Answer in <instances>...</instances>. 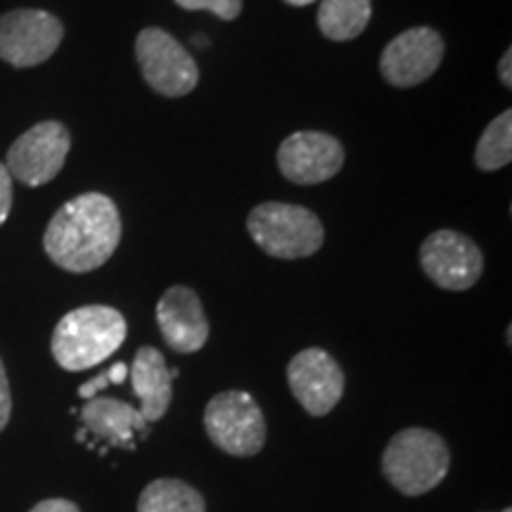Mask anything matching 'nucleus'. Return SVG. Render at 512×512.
<instances>
[{
	"label": "nucleus",
	"mask_w": 512,
	"mask_h": 512,
	"mask_svg": "<svg viewBox=\"0 0 512 512\" xmlns=\"http://www.w3.org/2000/svg\"><path fill=\"white\" fill-rule=\"evenodd\" d=\"M126 380H128V366H126V363H114V366L107 368L105 373L95 375L93 380L81 384L79 396L91 401V399H95V396H98V392H102V389L110 387V384H124Z\"/></svg>",
	"instance_id": "6ab92c4d"
},
{
	"label": "nucleus",
	"mask_w": 512,
	"mask_h": 512,
	"mask_svg": "<svg viewBox=\"0 0 512 512\" xmlns=\"http://www.w3.org/2000/svg\"><path fill=\"white\" fill-rule=\"evenodd\" d=\"M192 43H195V46H207V38L195 36V38H192Z\"/></svg>",
	"instance_id": "a878e982"
},
{
	"label": "nucleus",
	"mask_w": 512,
	"mask_h": 512,
	"mask_svg": "<svg viewBox=\"0 0 512 512\" xmlns=\"http://www.w3.org/2000/svg\"><path fill=\"white\" fill-rule=\"evenodd\" d=\"M119 240L117 204L100 192H86L57 209L43 235V247L64 271L91 273L112 259Z\"/></svg>",
	"instance_id": "f257e3e1"
},
{
	"label": "nucleus",
	"mask_w": 512,
	"mask_h": 512,
	"mask_svg": "<svg viewBox=\"0 0 512 512\" xmlns=\"http://www.w3.org/2000/svg\"><path fill=\"white\" fill-rule=\"evenodd\" d=\"M209 439L230 456H256L266 444V420L261 408L247 392L216 394L204 411Z\"/></svg>",
	"instance_id": "39448f33"
},
{
	"label": "nucleus",
	"mask_w": 512,
	"mask_h": 512,
	"mask_svg": "<svg viewBox=\"0 0 512 512\" xmlns=\"http://www.w3.org/2000/svg\"><path fill=\"white\" fill-rule=\"evenodd\" d=\"M72 136L60 121H41L22 133L8 150V171L19 183L36 185L50 183L67 162Z\"/></svg>",
	"instance_id": "6e6552de"
},
{
	"label": "nucleus",
	"mask_w": 512,
	"mask_h": 512,
	"mask_svg": "<svg viewBox=\"0 0 512 512\" xmlns=\"http://www.w3.org/2000/svg\"><path fill=\"white\" fill-rule=\"evenodd\" d=\"M451 453L437 432L408 427L384 448L382 472L403 496H422L444 482Z\"/></svg>",
	"instance_id": "7ed1b4c3"
},
{
	"label": "nucleus",
	"mask_w": 512,
	"mask_h": 512,
	"mask_svg": "<svg viewBox=\"0 0 512 512\" xmlns=\"http://www.w3.org/2000/svg\"><path fill=\"white\" fill-rule=\"evenodd\" d=\"M444 60V38L430 27L401 31L382 50L380 72L396 88H413L437 72Z\"/></svg>",
	"instance_id": "9d476101"
},
{
	"label": "nucleus",
	"mask_w": 512,
	"mask_h": 512,
	"mask_svg": "<svg viewBox=\"0 0 512 512\" xmlns=\"http://www.w3.org/2000/svg\"><path fill=\"white\" fill-rule=\"evenodd\" d=\"M285 3H290V5H297V8H304V5H311L313 0H285Z\"/></svg>",
	"instance_id": "393cba45"
},
{
	"label": "nucleus",
	"mask_w": 512,
	"mask_h": 512,
	"mask_svg": "<svg viewBox=\"0 0 512 512\" xmlns=\"http://www.w3.org/2000/svg\"><path fill=\"white\" fill-rule=\"evenodd\" d=\"M370 17V0H323L318 8V27L330 41H351L366 31Z\"/></svg>",
	"instance_id": "dca6fc26"
},
{
	"label": "nucleus",
	"mask_w": 512,
	"mask_h": 512,
	"mask_svg": "<svg viewBox=\"0 0 512 512\" xmlns=\"http://www.w3.org/2000/svg\"><path fill=\"white\" fill-rule=\"evenodd\" d=\"M136 60L143 79L164 98H183L195 91L200 69L169 31L147 27L136 38Z\"/></svg>",
	"instance_id": "423d86ee"
},
{
	"label": "nucleus",
	"mask_w": 512,
	"mask_h": 512,
	"mask_svg": "<svg viewBox=\"0 0 512 512\" xmlns=\"http://www.w3.org/2000/svg\"><path fill=\"white\" fill-rule=\"evenodd\" d=\"M29 512H81L79 505L67 501V498H48V501H41L34 505Z\"/></svg>",
	"instance_id": "5701e85b"
},
{
	"label": "nucleus",
	"mask_w": 512,
	"mask_h": 512,
	"mask_svg": "<svg viewBox=\"0 0 512 512\" xmlns=\"http://www.w3.org/2000/svg\"><path fill=\"white\" fill-rule=\"evenodd\" d=\"M157 323L164 342L178 354H195L209 339V320L195 290L174 285L157 304Z\"/></svg>",
	"instance_id": "ddd939ff"
},
{
	"label": "nucleus",
	"mask_w": 512,
	"mask_h": 512,
	"mask_svg": "<svg viewBox=\"0 0 512 512\" xmlns=\"http://www.w3.org/2000/svg\"><path fill=\"white\" fill-rule=\"evenodd\" d=\"M64 36L62 22L46 10H12L0 15V60L17 69L43 64Z\"/></svg>",
	"instance_id": "0eeeda50"
},
{
	"label": "nucleus",
	"mask_w": 512,
	"mask_h": 512,
	"mask_svg": "<svg viewBox=\"0 0 512 512\" xmlns=\"http://www.w3.org/2000/svg\"><path fill=\"white\" fill-rule=\"evenodd\" d=\"M138 512H207L200 491L181 479H157L140 494Z\"/></svg>",
	"instance_id": "f3484780"
},
{
	"label": "nucleus",
	"mask_w": 512,
	"mask_h": 512,
	"mask_svg": "<svg viewBox=\"0 0 512 512\" xmlns=\"http://www.w3.org/2000/svg\"><path fill=\"white\" fill-rule=\"evenodd\" d=\"M512 159V112L505 110L486 126L475 150V162L482 171H498Z\"/></svg>",
	"instance_id": "a211bd4d"
},
{
	"label": "nucleus",
	"mask_w": 512,
	"mask_h": 512,
	"mask_svg": "<svg viewBox=\"0 0 512 512\" xmlns=\"http://www.w3.org/2000/svg\"><path fill=\"white\" fill-rule=\"evenodd\" d=\"M81 420L88 432L112 446L133 448L136 432H147V422L138 408L110 396H95L88 401L81 411Z\"/></svg>",
	"instance_id": "2eb2a0df"
},
{
	"label": "nucleus",
	"mask_w": 512,
	"mask_h": 512,
	"mask_svg": "<svg viewBox=\"0 0 512 512\" xmlns=\"http://www.w3.org/2000/svg\"><path fill=\"white\" fill-rule=\"evenodd\" d=\"M344 164V147L323 131H297L278 150L280 174L297 185L330 181Z\"/></svg>",
	"instance_id": "f8f14e48"
},
{
	"label": "nucleus",
	"mask_w": 512,
	"mask_h": 512,
	"mask_svg": "<svg viewBox=\"0 0 512 512\" xmlns=\"http://www.w3.org/2000/svg\"><path fill=\"white\" fill-rule=\"evenodd\" d=\"M252 240L275 259H304L325 242L323 223L311 209L299 204L264 202L247 219Z\"/></svg>",
	"instance_id": "20e7f679"
},
{
	"label": "nucleus",
	"mask_w": 512,
	"mask_h": 512,
	"mask_svg": "<svg viewBox=\"0 0 512 512\" xmlns=\"http://www.w3.org/2000/svg\"><path fill=\"white\" fill-rule=\"evenodd\" d=\"M503 512H512V510H510V508H508V510H503Z\"/></svg>",
	"instance_id": "bb28decb"
},
{
	"label": "nucleus",
	"mask_w": 512,
	"mask_h": 512,
	"mask_svg": "<svg viewBox=\"0 0 512 512\" xmlns=\"http://www.w3.org/2000/svg\"><path fill=\"white\" fill-rule=\"evenodd\" d=\"M420 266L441 290L463 292L484 273V254L467 235L437 230L420 247Z\"/></svg>",
	"instance_id": "1a4fd4ad"
},
{
	"label": "nucleus",
	"mask_w": 512,
	"mask_h": 512,
	"mask_svg": "<svg viewBox=\"0 0 512 512\" xmlns=\"http://www.w3.org/2000/svg\"><path fill=\"white\" fill-rule=\"evenodd\" d=\"M287 382L294 399L313 418H323L344 394V370L323 349H304L287 366Z\"/></svg>",
	"instance_id": "9b49d317"
},
{
	"label": "nucleus",
	"mask_w": 512,
	"mask_h": 512,
	"mask_svg": "<svg viewBox=\"0 0 512 512\" xmlns=\"http://www.w3.org/2000/svg\"><path fill=\"white\" fill-rule=\"evenodd\" d=\"M126 330L124 316L112 306H81L57 323L53 356L69 373L95 368L124 344Z\"/></svg>",
	"instance_id": "f03ea898"
},
{
	"label": "nucleus",
	"mask_w": 512,
	"mask_h": 512,
	"mask_svg": "<svg viewBox=\"0 0 512 512\" xmlns=\"http://www.w3.org/2000/svg\"><path fill=\"white\" fill-rule=\"evenodd\" d=\"M12 209V176L8 166L0 164V226L8 221Z\"/></svg>",
	"instance_id": "4be33fe9"
},
{
	"label": "nucleus",
	"mask_w": 512,
	"mask_h": 512,
	"mask_svg": "<svg viewBox=\"0 0 512 512\" xmlns=\"http://www.w3.org/2000/svg\"><path fill=\"white\" fill-rule=\"evenodd\" d=\"M498 79H501L503 86H512V50H505L503 60L498 62Z\"/></svg>",
	"instance_id": "b1692460"
},
{
	"label": "nucleus",
	"mask_w": 512,
	"mask_h": 512,
	"mask_svg": "<svg viewBox=\"0 0 512 512\" xmlns=\"http://www.w3.org/2000/svg\"><path fill=\"white\" fill-rule=\"evenodd\" d=\"M128 377H131L133 392L143 403L140 415L145 422L162 420L169 411L171 399H174V380L178 377V370L166 366L164 356L155 347H143L138 349Z\"/></svg>",
	"instance_id": "4468645a"
},
{
	"label": "nucleus",
	"mask_w": 512,
	"mask_h": 512,
	"mask_svg": "<svg viewBox=\"0 0 512 512\" xmlns=\"http://www.w3.org/2000/svg\"><path fill=\"white\" fill-rule=\"evenodd\" d=\"M10 413H12V396H10V382H8V373H5L3 358H0V432L8 427L10 422Z\"/></svg>",
	"instance_id": "412c9836"
},
{
	"label": "nucleus",
	"mask_w": 512,
	"mask_h": 512,
	"mask_svg": "<svg viewBox=\"0 0 512 512\" xmlns=\"http://www.w3.org/2000/svg\"><path fill=\"white\" fill-rule=\"evenodd\" d=\"M183 10H207L214 12L219 19H238L242 12V0H174Z\"/></svg>",
	"instance_id": "aec40b11"
}]
</instances>
